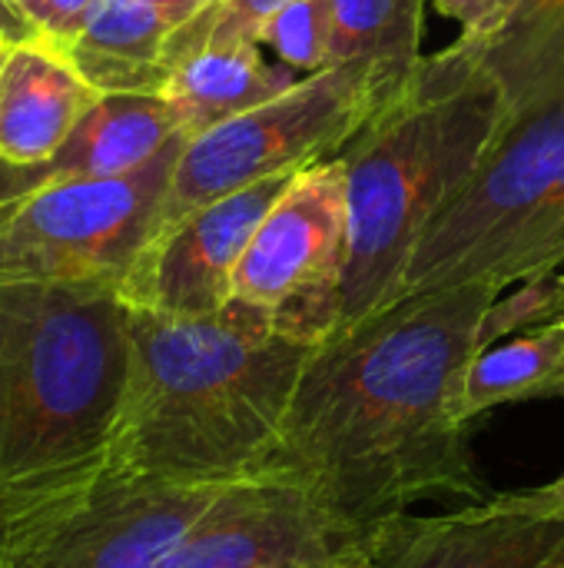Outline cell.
Wrapping results in <instances>:
<instances>
[{
    "instance_id": "cell-1",
    "label": "cell",
    "mask_w": 564,
    "mask_h": 568,
    "mask_svg": "<svg viewBox=\"0 0 564 568\" xmlns=\"http://www.w3.org/2000/svg\"><path fill=\"white\" fill-rule=\"evenodd\" d=\"M502 290L402 293L316 343L259 476L306 489L362 549L425 503H479L485 486L459 419V383Z\"/></svg>"
},
{
    "instance_id": "cell-2",
    "label": "cell",
    "mask_w": 564,
    "mask_h": 568,
    "mask_svg": "<svg viewBox=\"0 0 564 568\" xmlns=\"http://www.w3.org/2000/svg\"><path fill=\"white\" fill-rule=\"evenodd\" d=\"M130 376V303L100 280H0V546L40 542L100 483Z\"/></svg>"
},
{
    "instance_id": "cell-3",
    "label": "cell",
    "mask_w": 564,
    "mask_h": 568,
    "mask_svg": "<svg viewBox=\"0 0 564 568\" xmlns=\"http://www.w3.org/2000/svg\"><path fill=\"white\" fill-rule=\"evenodd\" d=\"M312 349L243 300L206 316L130 306V376L103 476L163 486L256 479Z\"/></svg>"
},
{
    "instance_id": "cell-4",
    "label": "cell",
    "mask_w": 564,
    "mask_h": 568,
    "mask_svg": "<svg viewBox=\"0 0 564 568\" xmlns=\"http://www.w3.org/2000/svg\"><path fill=\"white\" fill-rule=\"evenodd\" d=\"M512 110L479 43L422 57L406 87L339 153L349 200V253L336 329L406 293L409 260L465 176L502 136Z\"/></svg>"
},
{
    "instance_id": "cell-5",
    "label": "cell",
    "mask_w": 564,
    "mask_h": 568,
    "mask_svg": "<svg viewBox=\"0 0 564 568\" xmlns=\"http://www.w3.org/2000/svg\"><path fill=\"white\" fill-rule=\"evenodd\" d=\"M396 93L369 67L336 63L302 77L263 106L186 136L163 200L160 230L213 200L339 156Z\"/></svg>"
},
{
    "instance_id": "cell-6",
    "label": "cell",
    "mask_w": 564,
    "mask_h": 568,
    "mask_svg": "<svg viewBox=\"0 0 564 568\" xmlns=\"http://www.w3.org/2000/svg\"><path fill=\"white\" fill-rule=\"evenodd\" d=\"M183 143L186 133L130 173L43 186L0 206V280H100L123 286L160 230Z\"/></svg>"
},
{
    "instance_id": "cell-7",
    "label": "cell",
    "mask_w": 564,
    "mask_h": 568,
    "mask_svg": "<svg viewBox=\"0 0 564 568\" xmlns=\"http://www.w3.org/2000/svg\"><path fill=\"white\" fill-rule=\"evenodd\" d=\"M564 163V93L512 113L502 136L425 226L406 293L485 283L522 223L539 210Z\"/></svg>"
},
{
    "instance_id": "cell-8",
    "label": "cell",
    "mask_w": 564,
    "mask_h": 568,
    "mask_svg": "<svg viewBox=\"0 0 564 568\" xmlns=\"http://www.w3.org/2000/svg\"><path fill=\"white\" fill-rule=\"evenodd\" d=\"M346 253V166L332 156L299 170L269 206L236 266L233 300L266 310L289 336L322 343L336 326Z\"/></svg>"
},
{
    "instance_id": "cell-9",
    "label": "cell",
    "mask_w": 564,
    "mask_h": 568,
    "mask_svg": "<svg viewBox=\"0 0 564 568\" xmlns=\"http://www.w3.org/2000/svg\"><path fill=\"white\" fill-rule=\"evenodd\" d=\"M366 549L296 483L256 476L223 489L160 568H356Z\"/></svg>"
},
{
    "instance_id": "cell-10",
    "label": "cell",
    "mask_w": 564,
    "mask_h": 568,
    "mask_svg": "<svg viewBox=\"0 0 564 568\" xmlns=\"http://www.w3.org/2000/svg\"><path fill=\"white\" fill-rule=\"evenodd\" d=\"M372 568H564V473L465 503L442 516H402L366 546Z\"/></svg>"
},
{
    "instance_id": "cell-11",
    "label": "cell",
    "mask_w": 564,
    "mask_h": 568,
    "mask_svg": "<svg viewBox=\"0 0 564 568\" xmlns=\"http://www.w3.org/2000/svg\"><path fill=\"white\" fill-rule=\"evenodd\" d=\"M226 486H163L100 476L17 568H160Z\"/></svg>"
},
{
    "instance_id": "cell-12",
    "label": "cell",
    "mask_w": 564,
    "mask_h": 568,
    "mask_svg": "<svg viewBox=\"0 0 564 568\" xmlns=\"http://www.w3.org/2000/svg\"><path fill=\"white\" fill-rule=\"evenodd\" d=\"M296 173H283L213 200L160 230L140 253L120 293L136 310L206 316L233 300L236 266L279 193Z\"/></svg>"
},
{
    "instance_id": "cell-13",
    "label": "cell",
    "mask_w": 564,
    "mask_h": 568,
    "mask_svg": "<svg viewBox=\"0 0 564 568\" xmlns=\"http://www.w3.org/2000/svg\"><path fill=\"white\" fill-rule=\"evenodd\" d=\"M180 133V113L163 93H103L47 160L0 163V206L43 186L130 173Z\"/></svg>"
},
{
    "instance_id": "cell-14",
    "label": "cell",
    "mask_w": 564,
    "mask_h": 568,
    "mask_svg": "<svg viewBox=\"0 0 564 568\" xmlns=\"http://www.w3.org/2000/svg\"><path fill=\"white\" fill-rule=\"evenodd\" d=\"M100 97L57 43L10 47L0 63V163L47 160Z\"/></svg>"
},
{
    "instance_id": "cell-15",
    "label": "cell",
    "mask_w": 564,
    "mask_h": 568,
    "mask_svg": "<svg viewBox=\"0 0 564 568\" xmlns=\"http://www.w3.org/2000/svg\"><path fill=\"white\" fill-rule=\"evenodd\" d=\"M176 27L180 17L163 0H96L60 50L100 93H163Z\"/></svg>"
},
{
    "instance_id": "cell-16",
    "label": "cell",
    "mask_w": 564,
    "mask_h": 568,
    "mask_svg": "<svg viewBox=\"0 0 564 568\" xmlns=\"http://www.w3.org/2000/svg\"><path fill=\"white\" fill-rule=\"evenodd\" d=\"M302 80L293 67L266 60L256 43L203 47L170 67L163 97L180 113L183 133L199 136L253 106H263Z\"/></svg>"
},
{
    "instance_id": "cell-17",
    "label": "cell",
    "mask_w": 564,
    "mask_h": 568,
    "mask_svg": "<svg viewBox=\"0 0 564 568\" xmlns=\"http://www.w3.org/2000/svg\"><path fill=\"white\" fill-rule=\"evenodd\" d=\"M564 396V316L515 329L475 349L459 383V419L499 406Z\"/></svg>"
},
{
    "instance_id": "cell-18",
    "label": "cell",
    "mask_w": 564,
    "mask_h": 568,
    "mask_svg": "<svg viewBox=\"0 0 564 568\" xmlns=\"http://www.w3.org/2000/svg\"><path fill=\"white\" fill-rule=\"evenodd\" d=\"M479 50L512 113L562 97L564 0H512L502 30Z\"/></svg>"
},
{
    "instance_id": "cell-19",
    "label": "cell",
    "mask_w": 564,
    "mask_h": 568,
    "mask_svg": "<svg viewBox=\"0 0 564 568\" xmlns=\"http://www.w3.org/2000/svg\"><path fill=\"white\" fill-rule=\"evenodd\" d=\"M425 0H332V67L362 63L402 90L422 63Z\"/></svg>"
},
{
    "instance_id": "cell-20",
    "label": "cell",
    "mask_w": 564,
    "mask_h": 568,
    "mask_svg": "<svg viewBox=\"0 0 564 568\" xmlns=\"http://www.w3.org/2000/svg\"><path fill=\"white\" fill-rule=\"evenodd\" d=\"M564 266V163L548 186L539 210L522 223V230L509 240L502 256L495 260L489 273V286L509 290L548 273H558Z\"/></svg>"
},
{
    "instance_id": "cell-21",
    "label": "cell",
    "mask_w": 564,
    "mask_h": 568,
    "mask_svg": "<svg viewBox=\"0 0 564 568\" xmlns=\"http://www.w3.org/2000/svg\"><path fill=\"white\" fill-rule=\"evenodd\" d=\"M293 0H209L203 10H196L189 20H183L170 43H166V63L203 50V47H236V43H256L266 30V23Z\"/></svg>"
},
{
    "instance_id": "cell-22",
    "label": "cell",
    "mask_w": 564,
    "mask_h": 568,
    "mask_svg": "<svg viewBox=\"0 0 564 568\" xmlns=\"http://www.w3.org/2000/svg\"><path fill=\"white\" fill-rule=\"evenodd\" d=\"M273 60L309 77L332 67V0H293L263 30Z\"/></svg>"
},
{
    "instance_id": "cell-23",
    "label": "cell",
    "mask_w": 564,
    "mask_h": 568,
    "mask_svg": "<svg viewBox=\"0 0 564 568\" xmlns=\"http://www.w3.org/2000/svg\"><path fill=\"white\" fill-rule=\"evenodd\" d=\"M435 7L462 27V40L489 47L502 30L512 0H435Z\"/></svg>"
},
{
    "instance_id": "cell-24",
    "label": "cell",
    "mask_w": 564,
    "mask_h": 568,
    "mask_svg": "<svg viewBox=\"0 0 564 568\" xmlns=\"http://www.w3.org/2000/svg\"><path fill=\"white\" fill-rule=\"evenodd\" d=\"M23 17L43 33V40L50 43H63L73 37V30L83 23L86 10L96 3V0H13Z\"/></svg>"
},
{
    "instance_id": "cell-25",
    "label": "cell",
    "mask_w": 564,
    "mask_h": 568,
    "mask_svg": "<svg viewBox=\"0 0 564 568\" xmlns=\"http://www.w3.org/2000/svg\"><path fill=\"white\" fill-rule=\"evenodd\" d=\"M0 40L7 47H17V43H30V40H43V33L23 17V10L13 0H0Z\"/></svg>"
},
{
    "instance_id": "cell-26",
    "label": "cell",
    "mask_w": 564,
    "mask_h": 568,
    "mask_svg": "<svg viewBox=\"0 0 564 568\" xmlns=\"http://www.w3.org/2000/svg\"><path fill=\"white\" fill-rule=\"evenodd\" d=\"M163 3H166V7L180 17V23H183V20H189L196 10H203L209 0H163Z\"/></svg>"
},
{
    "instance_id": "cell-27",
    "label": "cell",
    "mask_w": 564,
    "mask_h": 568,
    "mask_svg": "<svg viewBox=\"0 0 564 568\" xmlns=\"http://www.w3.org/2000/svg\"><path fill=\"white\" fill-rule=\"evenodd\" d=\"M0 568H17V566H13V559H10V556L3 552V546H0Z\"/></svg>"
},
{
    "instance_id": "cell-28",
    "label": "cell",
    "mask_w": 564,
    "mask_h": 568,
    "mask_svg": "<svg viewBox=\"0 0 564 568\" xmlns=\"http://www.w3.org/2000/svg\"><path fill=\"white\" fill-rule=\"evenodd\" d=\"M7 50H10V47H7V43L0 40V63H3V57H7Z\"/></svg>"
},
{
    "instance_id": "cell-29",
    "label": "cell",
    "mask_w": 564,
    "mask_h": 568,
    "mask_svg": "<svg viewBox=\"0 0 564 568\" xmlns=\"http://www.w3.org/2000/svg\"><path fill=\"white\" fill-rule=\"evenodd\" d=\"M562 316H564V266H562Z\"/></svg>"
},
{
    "instance_id": "cell-30",
    "label": "cell",
    "mask_w": 564,
    "mask_h": 568,
    "mask_svg": "<svg viewBox=\"0 0 564 568\" xmlns=\"http://www.w3.org/2000/svg\"><path fill=\"white\" fill-rule=\"evenodd\" d=\"M359 568H372V566H369V562H366V566H359Z\"/></svg>"
},
{
    "instance_id": "cell-31",
    "label": "cell",
    "mask_w": 564,
    "mask_h": 568,
    "mask_svg": "<svg viewBox=\"0 0 564 568\" xmlns=\"http://www.w3.org/2000/svg\"><path fill=\"white\" fill-rule=\"evenodd\" d=\"M356 568H359V566H356Z\"/></svg>"
}]
</instances>
